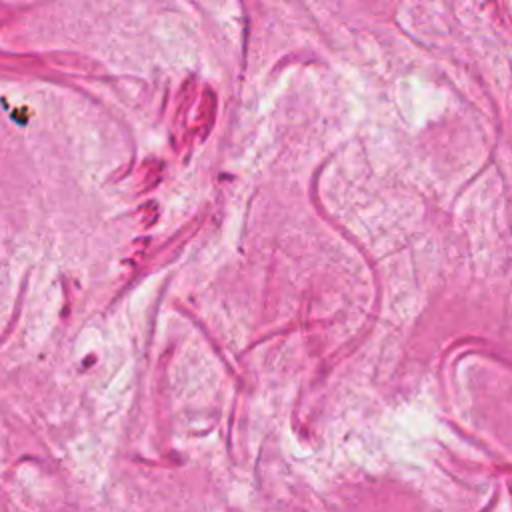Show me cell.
<instances>
[{
	"label": "cell",
	"mask_w": 512,
	"mask_h": 512,
	"mask_svg": "<svg viewBox=\"0 0 512 512\" xmlns=\"http://www.w3.org/2000/svg\"><path fill=\"white\" fill-rule=\"evenodd\" d=\"M214 122H216V94L210 86H206L200 96V108L196 116V136L200 140H206L214 128Z\"/></svg>",
	"instance_id": "cell-1"
},
{
	"label": "cell",
	"mask_w": 512,
	"mask_h": 512,
	"mask_svg": "<svg viewBox=\"0 0 512 512\" xmlns=\"http://www.w3.org/2000/svg\"><path fill=\"white\" fill-rule=\"evenodd\" d=\"M52 60H54L60 68H64V70H74V72H80V74H92V68H98L94 62L84 60V58L78 56V54H66V56L54 54Z\"/></svg>",
	"instance_id": "cell-2"
}]
</instances>
